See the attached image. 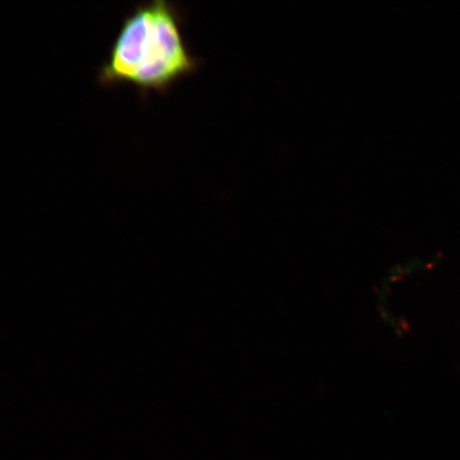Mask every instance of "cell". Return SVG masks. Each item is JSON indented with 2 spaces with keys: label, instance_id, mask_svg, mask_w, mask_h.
<instances>
[{
  "label": "cell",
  "instance_id": "1",
  "mask_svg": "<svg viewBox=\"0 0 460 460\" xmlns=\"http://www.w3.org/2000/svg\"><path fill=\"white\" fill-rule=\"evenodd\" d=\"M183 34V15L165 0L137 4L124 17L111 51L97 74L102 86L131 84L143 99L168 93L172 85L199 71Z\"/></svg>",
  "mask_w": 460,
  "mask_h": 460
}]
</instances>
